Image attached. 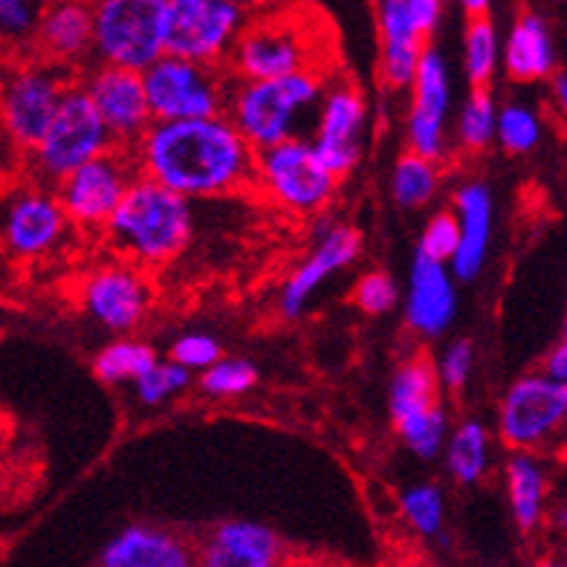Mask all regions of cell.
Segmentation results:
<instances>
[{
  "label": "cell",
  "mask_w": 567,
  "mask_h": 567,
  "mask_svg": "<svg viewBox=\"0 0 567 567\" xmlns=\"http://www.w3.org/2000/svg\"><path fill=\"white\" fill-rule=\"evenodd\" d=\"M400 567H425V561H420V559H405Z\"/></svg>",
  "instance_id": "48"
},
{
  "label": "cell",
  "mask_w": 567,
  "mask_h": 567,
  "mask_svg": "<svg viewBox=\"0 0 567 567\" xmlns=\"http://www.w3.org/2000/svg\"><path fill=\"white\" fill-rule=\"evenodd\" d=\"M82 87L99 116H102V122H105L107 134L113 136L116 148H134L140 136L154 122L148 111V99H145V87H142V73L96 64V68L87 70Z\"/></svg>",
  "instance_id": "18"
},
{
  "label": "cell",
  "mask_w": 567,
  "mask_h": 567,
  "mask_svg": "<svg viewBox=\"0 0 567 567\" xmlns=\"http://www.w3.org/2000/svg\"><path fill=\"white\" fill-rule=\"evenodd\" d=\"M501 64L518 84L545 82L556 73V44L550 23L538 12H522L509 27L507 41L501 44Z\"/></svg>",
  "instance_id": "25"
},
{
  "label": "cell",
  "mask_w": 567,
  "mask_h": 567,
  "mask_svg": "<svg viewBox=\"0 0 567 567\" xmlns=\"http://www.w3.org/2000/svg\"><path fill=\"white\" fill-rule=\"evenodd\" d=\"M32 41L44 53L47 64H55L61 70L79 68L93 59L90 0H47Z\"/></svg>",
  "instance_id": "24"
},
{
  "label": "cell",
  "mask_w": 567,
  "mask_h": 567,
  "mask_svg": "<svg viewBox=\"0 0 567 567\" xmlns=\"http://www.w3.org/2000/svg\"><path fill=\"white\" fill-rule=\"evenodd\" d=\"M405 9H409V18L414 21L420 35L429 41L437 32V27H441L446 0H405Z\"/></svg>",
  "instance_id": "42"
},
{
  "label": "cell",
  "mask_w": 567,
  "mask_h": 567,
  "mask_svg": "<svg viewBox=\"0 0 567 567\" xmlns=\"http://www.w3.org/2000/svg\"><path fill=\"white\" fill-rule=\"evenodd\" d=\"M136 177L140 174H136L131 151L113 148L102 157L84 163L82 168H75L61 183H55L59 186L55 197H59L61 212H64L70 226L96 231L105 229V224Z\"/></svg>",
  "instance_id": "12"
},
{
  "label": "cell",
  "mask_w": 567,
  "mask_h": 567,
  "mask_svg": "<svg viewBox=\"0 0 567 567\" xmlns=\"http://www.w3.org/2000/svg\"><path fill=\"white\" fill-rule=\"evenodd\" d=\"M276 567H321V565H313V561H301V559H290V556H287V559Z\"/></svg>",
  "instance_id": "46"
},
{
  "label": "cell",
  "mask_w": 567,
  "mask_h": 567,
  "mask_svg": "<svg viewBox=\"0 0 567 567\" xmlns=\"http://www.w3.org/2000/svg\"><path fill=\"white\" fill-rule=\"evenodd\" d=\"M328 73H296L269 82H231L226 120L252 151L272 148L299 134L307 113L319 107L321 93L328 87Z\"/></svg>",
  "instance_id": "4"
},
{
  "label": "cell",
  "mask_w": 567,
  "mask_h": 567,
  "mask_svg": "<svg viewBox=\"0 0 567 567\" xmlns=\"http://www.w3.org/2000/svg\"><path fill=\"white\" fill-rule=\"evenodd\" d=\"M261 0H165V53L226 68Z\"/></svg>",
  "instance_id": "5"
},
{
  "label": "cell",
  "mask_w": 567,
  "mask_h": 567,
  "mask_svg": "<svg viewBox=\"0 0 567 567\" xmlns=\"http://www.w3.org/2000/svg\"><path fill=\"white\" fill-rule=\"evenodd\" d=\"M495 116H498V105L489 87H472L466 102L461 105L455 122L457 145L470 154L489 148V142L495 140Z\"/></svg>",
  "instance_id": "32"
},
{
  "label": "cell",
  "mask_w": 567,
  "mask_h": 567,
  "mask_svg": "<svg viewBox=\"0 0 567 567\" xmlns=\"http://www.w3.org/2000/svg\"><path fill=\"white\" fill-rule=\"evenodd\" d=\"M501 64V41L493 18H472L463 30V70L472 87H489Z\"/></svg>",
  "instance_id": "31"
},
{
  "label": "cell",
  "mask_w": 567,
  "mask_h": 567,
  "mask_svg": "<svg viewBox=\"0 0 567 567\" xmlns=\"http://www.w3.org/2000/svg\"><path fill=\"white\" fill-rule=\"evenodd\" d=\"M252 188L276 209L310 217L333 203L339 179L316 157L310 140L292 136L272 148L255 151Z\"/></svg>",
  "instance_id": "6"
},
{
  "label": "cell",
  "mask_w": 567,
  "mask_h": 567,
  "mask_svg": "<svg viewBox=\"0 0 567 567\" xmlns=\"http://www.w3.org/2000/svg\"><path fill=\"white\" fill-rule=\"evenodd\" d=\"M93 59L145 73L165 55V0H90Z\"/></svg>",
  "instance_id": "7"
},
{
  "label": "cell",
  "mask_w": 567,
  "mask_h": 567,
  "mask_svg": "<svg viewBox=\"0 0 567 567\" xmlns=\"http://www.w3.org/2000/svg\"><path fill=\"white\" fill-rule=\"evenodd\" d=\"M457 249V217L452 209L434 212L423 226V235H420L417 252L432 258V261H452V255Z\"/></svg>",
  "instance_id": "40"
},
{
  "label": "cell",
  "mask_w": 567,
  "mask_h": 567,
  "mask_svg": "<svg viewBox=\"0 0 567 567\" xmlns=\"http://www.w3.org/2000/svg\"><path fill=\"white\" fill-rule=\"evenodd\" d=\"M84 313L111 333H134L148 319L154 305V287L145 269L113 258L96 264L79 287Z\"/></svg>",
  "instance_id": "14"
},
{
  "label": "cell",
  "mask_w": 567,
  "mask_h": 567,
  "mask_svg": "<svg viewBox=\"0 0 567 567\" xmlns=\"http://www.w3.org/2000/svg\"><path fill=\"white\" fill-rule=\"evenodd\" d=\"M457 316V281L449 264L414 252L405 284V324L417 337H443Z\"/></svg>",
  "instance_id": "21"
},
{
  "label": "cell",
  "mask_w": 567,
  "mask_h": 567,
  "mask_svg": "<svg viewBox=\"0 0 567 567\" xmlns=\"http://www.w3.org/2000/svg\"><path fill=\"white\" fill-rule=\"evenodd\" d=\"M457 249L449 261L455 281H475L486 267V252L493 244L495 200L493 192L481 179H466L455 192Z\"/></svg>",
  "instance_id": "23"
},
{
  "label": "cell",
  "mask_w": 567,
  "mask_h": 567,
  "mask_svg": "<svg viewBox=\"0 0 567 567\" xmlns=\"http://www.w3.org/2000/svg\"><path fill=\"white\" fill-rule=\"evenodd\" d=\"M157 362V351L148 342L120 337L99 351V357L93 359V373L105 385H134L142 373L151 371Z\"/></svg>",
  "instance_id": "30"
},
{
  "label": "cell",
  "mask_w": 567,
  "mask_h": 567,
  "mask_svg": "<svg viewBox=\"0 0 567 567\" xmlns=\"http://www.w3.org/2000/svg\"><path fill=\"white\" fill-rule=\"evenodd\" d=\"M542 373L556 382H567V342L565 339H559V342L553 344L550 353L545 357V371Z\"/></svg>",
  "instance_id": "43"
},
{
  "label": "cell",
  "mask_w": 567,
  "mask_h": 567,
  "mask_svg": "<svg viewBox=\"0 0 567 567\" xmlns=\"http://www.w3.org/2000/svg\"><path fill=\"white\" fill-rule=\"evenodd\" d=\"M400 290H396L394 278L382 269H371L365 276L359 278L353 287V305L368 316H385L396 307Z\"/></svg>",
  "instance_id": "39"
},
{
  "label": "cell",
  "mask_w": 567,
  "mask_h": 567,
  "mask_svg": "<svg viewBox=\"0 0 567 567\" xmlns=\"http://www.w3.org/2000/svg\"><path fill=\"white\" fill-rule=\"evenodd\" d=\"M380 32H382V79L394 90L409 87L417 70V61L429 47L409 18L405 0H382L380 7Z\"/></svg>",
  "instance_id": "26"
},
{
  "label": "cell",
  "mask_w": 567,
  "mask_h": 567,
  "mask_svg": "<svg viewBox=\"0 0 567 567\" xmlns=\"http://www.w3.org/2000/svg\"><path fill=\"white\" fill-rule=\"evenodd\" d=\"M195 538L163 524L122 527L99 553V567H195Z\"/></svg>",
  "instance_id": "22"
},
{
  "label": "cell",
  "mask_w": 567,
  "mask_h": 567,
  "mask_svg": "<svg viewBox=\"0 0 567 567\" xmlns=\"http://www.w3.org/2000/svg\"><path fill=\"white\" fill-rule=\"evenodd\" d=\"M44 3L47 0H0V44H30Z\"/></svg>",
  "instance_id": "37"
},
{
  "label": "cell",
  "mask_w": 567,
  "mask_h": 567,
  "mask_svg": "<svg viewBox=\"0 0 567 567\" xmlns=\"http://www.w3.org/2000/svg\"><path fill=\"white\" fill-rule=\"evenodd\" d=\"M68 70L55 64H23L0 84V125L18 148L32 151L53 122L64 90Z\"/></svg>",
  "instance_id": "13"
},
{
  "label": "cell",
  "mask_w": 567,
  "mask_h": 567,
  "mask_svg": "<svg viewBox=\"0 0 567 567\" xmlns=\"http://www.w3.org/2000/svg\"><path fill=\"white\" fill-rule=\"evenodd\" d=\"M455 3L470 21L472 18H489V9H493V0H455Z\"/></svg>",
  "instance_id": "44"
},
{
  "label": "cell",
  "mask_w": 567,
  "mask_h": 567,
  "mask_svg": "<svg viewBox=\"0 0 567 567\" xmlns=\"http://www.w3.org/2000/svg\"><path fill=\"white\" fill-rule=\"evenodd\" d=\"M68 217L47 186L18 188L0 209V244L18 261L47 258L68 235Z\"/></svg>",
  "instance_id": "17"
},
{
  "label": "cell",
  "mask_w": 567,
  "mask_h": 567,
  "mask_svg": "<svg viewBox=\"0 0 567 567\" xmlns=\"http://www.w3.org/2000/svg\"><path fill=\"white\" fill-rule=\"evenodd\" d=\"M441 183V163H432V159H423L405 151L391 172V197L400 209H423L437 197Z\"/></svg>",
  "instance_id": "29"
},
{
  "label": "cell",
  "mask_w": 567,
  "mask_h": 567,
  "mask_svg": "<svg viewBox=\"0 0 567 567\" xmlns=\"http://www.w3.org/2000/svg\"><path fill=\"white\" fill-rule=\"evenodd\" d=\"M220 357H224V353H220L217 339L209 337V333H200V330H195V333H183V337L172 344V362L179 368H186L188 373L206 371V368L215 365Z\"/></svg>",
  "instance_id": "41"
},
{
  "label": "cell",
  "mask_w": 567,
  "mask_h": 567,
  "mask_svg": "<svg viewBox=\"0 0 567 567\" xmlns=\"http://www.w3.org/2000/svg\"><path fill=\"white\" fill-rule=\"evenodd\" d=\"M434 371H437L441 389L452 391V394H461L470 385L472 371H475V348H472L470 339H452L443 348L441 362L434 365Z\"/></svg>",
  "instance_id": "38"
},
{
  "label": "cell",
  "mask_w": 567,
  "mask_h": 567,
  "mask_svg": "<svg viewBox=\"0 0 567 567\" xmlns=\"http://www.w3.org/2000/svg\"><path fill=\"white\" fill-rule=\"evenodd\" d=\"M105 235L122 261L148 272L186 252L195 238V209L154 179L136 177L105 224Z\"/></svg>",
  "instance_id": "2"
},
{
  "label": "cell",
  "mask_w": 567,
  "mask_h": 567,
  "mask_svg": "<svg viewBox=\"0 0 567 567\" xmlns=\"http://www.w3.org/2000/svg\"><path fill=\"white\" fill-rule=\"evenodd\" d=\"M195 547V567H276L287 559L281 536L267 524L247 518L215 524Z\"/></svg>",
  "instance_id": "20"
},
{
  "label": "cell",
  "mask_w": 567,
  "mask_h": 567,
  "mask_svg": "<svg viewBox=\"0 0 567 567\" xmlns=\"http://www.w3.org/2000/svg\"><path fill=\"white\" fill-rule=\"evenodd\" d=\"M389 414L400 441L420 457L434 461L449 434V411L441 403V382L425 353H411L396 365L389 385Z\"/></svg>",
  "instance_id": "10"
},
{
  "label": "cell",
  "mask_w": 567,
  "mask_h": 567,
  "mask_svg": "<svg viewBox=\"0 0 567 567\" xmlns=\"http://www.w3.org/2000/svg\"><path fill=\"white\" fill-rule=\"evenodd\" d=\"M400 513L409 530L420 538H434L446 524V498L437 484H414L400 495Z\"/></svg>",
  "instance_id": "33"
},
{
  "label": "cell",
  "mask_w": 567,
  "mask_h": 567,
  "mask_svg": "<svg viewBox=\"0 0 567 567\" xmlns=\"http://www.w3.org/2000/svg\"><path fill=\"white\" fill-rule=\"evenodd\" d=\"M443 461L457 484H481L493 463V441H489L486 425L481 420H461L455 429H449Z\"/></svg>",
  "instance_id": "28"
},
{
  "label": "cell",
  "mask_w": 567,
  "mask_h": 567,
  "mask_svg": "<svg viewBox=\"0 0 567 567\" xmlns=\"http://www.w3.org/2000/svg\"><path fill=\"white\" fill-rule=\"evenodd\" d=\"M362 255V235L353 226L333 224L324 226L316 240L313 252L307 255L299 267L292 269V276L284 281L278 307L287 319H299L305 313L307 301L313 299L319 287L344 267H351Z\"/></svg>",
  "instance_id": "19"
},
{
  "label": "cell",
  "mask_w": 567,
  "mask_h": 567,
  "mask_svg": "<svg viewBox=\"0 0 567 567\" xmlns=\"http://www.w3.org/2000/svg\"><path fill=\"white\" fill-rule=\"evenodd\" d=\"M200 389L203 394L217 396V400H231V396H244L258 385V368L249 359L240 357H220L215 365L200 371Z\"/></svg>",
  "instance_id": "35"
},
{
  "label": "cell",
  "mask_w": 567,
  "mask_h": 567,
  "mask_svg": "<svg viewBox=\"0 0 567 567\" xmlns=\"http://www.w3.org/2000/svg\"><path fill=\"white\" fill-rule=\"evenodd\" d=\"M136 174L192 200H217L252 188L255 151L224 116L151 122L134 148Z\"/></svg>",
  "instance_id": "1"
},
{
  "label": "cell",
  "mask_w": 567,
  "mask_h": 567,
  "mask_svg": "<svg viewBox=\"0 0 567 567\" xmlns=\"http://www.w3.org/2000/svg\"><path fill=\"white\" fill-rule=\"evenodd\" d=\"M411 105L405 116L409 154L443 163L449 154V111H452V73L437 47H425L409 84Z\"/></svg>",
  "instance_id": "15"
},
{
  "label": "cell",
  "mask_w": 567,
  "mask_h": 567,
  "mask_svg": "<svg viewBox=\"0 0 567 567\" xmlns=\"http://www.w3.org/2000/svg\"><path fill=\"white\" fill-rule=\"evenodd\" d=\"M188 385H192V373L186 368L174 365L172 359H165V362H157L151 371L142 373L134 382V391L142 405H163L172 396L183 394Z\"/></svg>",
  "instance_id": "36"
},
{
  "label": "cell",
  "mask_w": 567,
  "mask_h": 567,
  "mask_svg": "<svg viewBox=\"0 0 567 567\" xmlns=\"http://www.w3.org/2000/svg\"><path fill=\"white\" fill-rule=\"evenodd\" d=\"M507 501L515 527L522 533H536L545 522L550 501V472L538 452H513L504 466Z\"/></svg>",
  "instance_id": "27"
},
{
  "label": "cell",
  "mask_w": 567,
  "mask_h": 567,
  "mask_svg": "<svg viewBox=\"0 0 567 567\" xmlns=\"http://www.w3.org/2000/svg\"><path fill=\"white\" fill-rule=\"evenodd\" d=\"M536 567H567V565L561 559H545V561H538Z\"/></svg>",
  "instance_id": "47"
},
{
  "label": "cell",
  "mask_w": 567,
  "mask_h": 567,
  "mask_svg": "<svg viewBox=\"0 0 567 567\" xmlns=\"http://www.w3.org/2000/svg\"><path fill=\"white\" fill-rule=\"evenodd\" d=\"M550 90H553V102L565 111L567 107V75L561 70L550 75Z\"/></svg>",
  "instance_id": "45"
},
{
  "label": "cell",
  "mask_w": 567,
  "mask_h": 567,
  "mask_svg": "<svg viewBox=\"0 0 567 567\" xmlns=\"http://www.w3.org/2000/svg\"><path fill=\"white\" fill-rule=\"evenodd\" d=\"M567 420V382L524 373L498 403V437L513 452H538L561 434Z\"/></svg>",
  "instance_id": "11"
},
{
  "label": "cell",
  "mask_w": 567,
  "mask_h": 567,
  "mask_svg": "<svg viewBox=\"0 0 567 567\" xmlns=\"http://www.w3.org/2000/svg\"><path fill=\"white\" fill-rule=\"evenodd\" d=\"M328 73L324 32L313 30L305 16L269 12L249 23L226 61L235 82H269L296 73Z\"/></svg>",
  "instance_id": "3"
},
{
  "label": "cell",
  "mask_w": 567,
  "mask_h": 567,
  "mask_svg": "<svg viewBox=\"0 0 567 567\" xmlns=\"http://www.w3.org/2000/svg\"><path fill=\"white\" fill-rule=\"evenodd\" d=\"M542 134H545L542 116L530 105L509 102V105L498 107V116H495V142L507 154H530V151L538 148Z\"/></svg>",
  "instance_id": "34"
},
{
  "label": "cell",
  "mask_w": 567,
  "mask_h": 567,
  "mask_svg": "<svg viewBox=\"0 0 567 567\" xmlns=\"http://www.w3.org/2000/svg\"><path fill=\"white\" fill-rule=\"evenodd\" d=\"M231 82L235 79L226 73V68H209L168 53L142 73V87L154 122L224 116Z\"/></svg>",
  "instance_id": "8"
},
{
  "label": "cell",
  "mask_w": 567,
  "mask_h": 567,
  "mask_svg": "<svg viewBox=\"0 0 567 567\" xmlns=\"http://www.w3.org/2000/svg\"><path fill=\"white\" fill-rule=\"evenodd\" d=\"M368 136V102L359 93L357 84L328 82L319 102V122L316 134L310 140L316 157L324 163L330 174L337 179L348 177L357 172L365 154Z\"/></svg>",
  "instance_id": "16"
},
{
  "label": "cell",
  "mask_w": 567,
  "mask_h": 567,
  "mask_svg": "<svg viewBox=\"0 0 567 567\" xmlns=\"http://www.w3.org/2000/svg\"><path fill=\"white\" fill-rule=\"evenodd\" d=\"M116 148L113 136L107 134L105 122L96 113L82 84H70L61 96L53 122L30 151L32 172L41 183H61V179L82 168L90 159L102 157Z\"/></svg>",
  "instance_id": "9"
}]
</instances>
